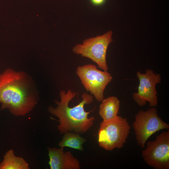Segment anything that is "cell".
Returning <instances> with one entry per match:
<instances>
[{
	"label": "cell",
	"instance_id": "8",
	"mask_svg": "<svg viewBox=\"0 0 169 169\" xmlns=\"http://www.w3.org/2000/svg\"><path fill=\"white\" fill-rule=\"evenodd\" d=\"M136 75L139 84L137 92L133 95V100L140 106L145 105L148 102L151 107H156L158 104L156 85L161 82L160 75L151 69H147L144 74L138 71Z\"/></svg>",
	"mask_w": 169,
	"mask_h": 169
},
{
	"label": "cell",
	"instance_id": "1",
	"mask_svg": "<svg viewBox=\"0 0 169 169\" xmlns=\"http://www.w3.org/2000/svg\"><path fill=\"white\" fill-rule=\"evenodd\" d=\"M38 100L24 72L7 69L0 74V104L2 110L8 109L15 116H24L32 110Z\"/></svg>",
	"mask_w": 169,
	"mask_h": 169
},
{
	"label": "cell",
	"instance_id": "12",
	"mask_svg": "<svg viewBox=\"0 0 169 169\" xmlns=\"http://www.w3.org/2000/svg\"><path fill=\"white\" fill-rule=\"evenodd\" d=\"M86 139L81 136L79 134L69 131L64 134L62 139L58 143L60 147H68L80 151H83V144Z\"/></svg>",
	"mask_w": 169,
	"mask_h": 169
},
{
	"label": "cell",
	"instance_id": "3",
	"mask_svg": "<svg viewBox=\"0 0 169 169\" xmlns=\"http://www.w3.org/2000/svg\"><path fill=\"white\" fill-rule=\"evenodd\" d=\"M131 128L127 120L120 116L103 120L98 132L99 146L107 151L121 148L126 141Z\"/></svg>",
	"mask_w": 169,
	"mask_h": 169
},
{
	"label": "cell",
	"instance_id": "11",
	"mask_svg": "<svg viewBox=\"0 0 169 169\" xmlns=\"http://www.w3.org/2000/svg\"><path fill=\"white\" fill-rule=\"evenodd\" d=\"M28 163L22 157L16 156L13 149L7 151L0 163V169H29Z\"/></svg>",
	"mask_w": 169,
	"mask_h": 169
},
{
	"label": "cell",
	"instance_id": "6",
	"mask_svg": "<svg viewBox=\"0 0 169 169\" xmlns=\"http://www.w3.org/2000/svg\"><path fill=\"white\" fill-rule=\"evenodd\" d=\"M94 64H88L77 67L76 73L86 90L93 95L97 100L104 99V92L112 79L107 71H102Z\"/></svg>",
	"mask_w": 169,
	"mask_h": 169
},
{
	"label": "cell",
	"instance_id": "5",
	"mask_svg": "<svg viewBox=\"0 0 169 169\" xmlns=\"http://www.w3.org/2000/svg\"><path fill=\"white\" fill-rule=\"evenodd\" d=\"M135 138L138 146L144 148L149 137L157 131L168 130L169 125L158 115L156 109L152 107L146 111L140 110L132 123Z\"/></svg>",
	"mask_w": 169,
	"mask_h": 169
},
{
	"label": "cell",
	"instance_id": "4",
	"mask_svg": "<svg viewBox=\"0 0 169 169\" xmlns=\"http://www.w3.org/2000/svg\"><path fill=\"white\" fill-rule=\"evenodd\" d=\"M112 34V32L109 31L102 35L85 39L82 44H76L72 51L76 54L91 59L99 68L107 71L106 52L109 45L113 41Z\"/></svg>",
	"mask_w": 169,
	"mask_h": 169
},
{
	"label": "cell",
	"instance_id": "9",
	"mask_svg": "<svg viewBox=\"0 0 169 169\" xmlns=\"http://www.w3.org/2000/svg\"><path fill=\"white\" fill-rule=\"evenodd\" d=\"M64 147L59 148L48 147L49 158V164L50 169H79L78 160L71 152H64Z\"/></svg>",
	"mask_w": 169,
	"mask_h": 169
},
{
	"label": "cell",
	"instance_id": "7",
	"mask_svg": "<svg viewBox=\"0 0 169 169\" xmlns=\"http://www.w3.org/2000/svg\"><path fill=\"white\" fill-rule=\"evenodd\" d=\"M146 163L154 169H169V131H163L147 143L142 152Z\"/></svg>",
	"mask_w": 169,
	"mask_h": 169
},
{
	"label": "cell",
	"instance_id": "2",
	"mask_svg": "<svg viewBox=\"0 0 169 169\" xmlns=\"http://www.w3.org/2000/svg\"><path fill=\"white\" fill-rule=\"evenodd\" d=\"M76 93L70 90L67 92L60 91V101L55 100L57 106L54 108L51 106L48 108L49 112L58 118L59 125L58 131L61 134L69 131L83 134L87 132L93 125L95 118H89L88 115L94 110L85 111L84 109L85 104L92 103L94 98L91 95L83 93L81 96L82 100L73 107L69 106L70 101L76 95Z\"/></svg>",
	"mask_w": 169,
	"mask_h": 169
},
{
	"label": "cell",
	"instance_id": "13",
	"mask_svg": "<svg viewBox=\"0 0 169 169\" xmlns=\"http://www.w3.org/2000/svg\"><path fill=\"white\" fill-rule=\"evenodd\" d=\"M92 3L95 5L99 6L103 4L105 0H90Z\"/></svg>",
	"mask_w": 169,
	"mask_h": 169
},
{
	"label": "cell",
	"instance_id": "10",
	"mask_svg": "<svg viewBox=\"0 0 169 169\" xmlns=\"http://www.w3.org/2000/svg\"><path fill=\"white\" fill-rule=\"evenodd\" d=\"M120 101L116 97H109L104 99L100 106L99 114L103 120L114 119L118 116Z\"/></svg>",
	"mask_w": 169,
	"mask_h": 169
}]
</instances>
